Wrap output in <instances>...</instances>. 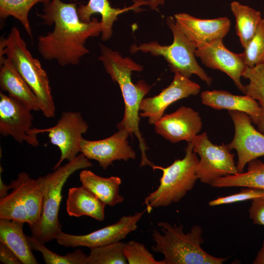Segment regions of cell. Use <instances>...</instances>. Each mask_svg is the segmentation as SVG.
<instances>
[{
    "mask_svg": "<svg viewBox=\"0 0 264 264\" xmlns=\"http://www.w3.org/2000/svg\"><path fill=\"white\" fill-rule=\"evenodd\" d=\"M11 189L10 184L7 185L4 183L1 178V172L0 175V198H3L6 196L8 194V191Z\"/></svg>",
    "mask_w": 264,
    "mask_h": 264,
    "instance_id": "36",
    "label": "cell"
},
{
    "mask_svg": "<svg viewBox=\"0 0 264 264\" xmlns=\"http://www.w3.org/2000/svg\"><path fill=\"white\" fill-rule=\"evenodd\" d=\"M51 0H0V18L3 20L12 16L18 20L28 36L32 34L28 15L30 9L38 3L44 4Z\"/></svg>",
    "mask_w": 264,
    "mask_h": 264,
    "instance_id": "28",
    "label": "cell"
},
{
    "mask_svg": "<svg viewBox=\"0 0 264 264\" xmlns=\"http://www.w3.org/2000/svg\"><path fill=\"white\" fill-rule=\"evenodd\" d=\"M174 19L197 48L216 40L223 39L231 27L230 21L226 17L201 19L182 13L175 14Z\"/></svg>",
    "mask_w": 264,
    "mask_h": 264,
    "instance_id": "18",
    "label": "cell"
},
{
    "mask_svg": "<svg viewBox=\"0 0 264 264\" xmlns=\"http://www.w3.org/2000/svg\"><path fill=\"white\" fill-rule=\"evenodd\" d=\"M0 261L4 264H22L14 252L1 242H0Z\"/></svg>",
    "mask_w": 264,
    "mask_h": 264,
    "instance_id": "35",
    "label": "cell"
},
{
    "mask_svg": "<svg viewBox=\"0 0 264 264\" xmlns=\"http://www.w3.org/2000/svg\"><path fill=\"white\" fill-rule=\"evenodd\" d=\"M200 90L198 84L179 73H175L173 80L168 87L157 95L142 99L139 115L148 118L149 123L154 125L170 105L180 99L197 95Z\"/></svg>",
    "mask_w": 264,
    "mask_h": 264,
    "instance_id": "14",
    "label": "cell"
},
{
    "mask_svg": "<svg viewBox=\"0 0 264 264\" xmlns=\"http://www.w3.org/2000/svg\"><path fill=\"white\" fill-rule=\"evenodd\" d=\"M199 159L193 152V145L188 143L185 155L175 160L170 166L163 167L154 165L153 170H160L162 176L157 188L145 198L143 205L150 212L153 208L166 207L180 201L194 187L198 179L196 168Z\"/></svg>",
    "mask_w": 264,
    "mask_h": 264,
    "instance_id": "6",
    "label": "cell"
},
{
    "mask_svg": "<svg viewBox=\"0 0 264 264\" xmlns=\"http://www.w3.org/2000/svg\"><path fill=\"white\" fill-rule=\"evenodd\" d=\"M88 129V125L81 113L77 111H64L54 126L38 129L39 133L47 132L52 144L56 146L61 153L58 161L53 167H60L65 160L74 159L80 152L82 135Z\"/></svg>",
    "mask_w": 264,
    "mask_h": 264,
    "instance_id": "10",
    "label": "cell"
},
{
    "mask_svg": "<svg viewBox=\"0 0 264 264\" xmlns=\"http://www.w3.org/2000/svg\"><path fill=\"white\" fill-rule=\"evenodd\" d=\"M12 191L0 198V218L35 225L40 220L43 209V191L39 177L31 178L20 172L9 184Z\"/></svg>",
    "mask_w": 264,
    "mask_h": 264,
    "instance_id": "8",
    "label": "cell"
},
{
    "mask_svg": "<svg viewBox=\"0 0 264 264\" xmlns=\"http://www.w3.org/2000/svg\"><path fill=\"white\" fill-rule=\"evenodd\" d=\"M77 5L52 0L43 4V13H37L43 20L42 24L54 25L52 32L38 37V50L44 59L55 60L62 66L77 65L89 52L85 46L87 40L102 32V23L97 19L88 22L81 21Z\"/></svg>",
    "mask_w": 264,
    "mask_h": 264,
    "instance_id": "1",
    "label": "cell"
},
{
    "mask_svg": "<svg viewBox=\"0 0 264 264\" xmlns=\"http://www.w3.org/2000/svg\"><path fill=\"white\" fill-rule=\"evenodd\" d=\"M166 23L173 35V42L170 45H161L156 41L132 44L130 51L149 53L155 56H162L168 64L170 70L177 72L190 78L193 74L197 75L208 86L212 83V78L208 76L198 65L195 54L197 47L184 33L176 23L174 18L168 17Z\"/></svg>",
    "mask_w": 264,
    "mask_h": 264,
    "instance_id": "7",
    "label": "cell"
},
{
    "mask_svg": "<svg viewBox=\"0 0 264 264\" xmlns=\"http://www.w3.org/2000/svg\"><path fill=\"white\" fill-rule=\"evenodd\" d=\"M193 152L199 156L196 168L198 179L209 184L214 180L239 173L234 161L235 154L226 144H214L206 132L197 134L191 142Z\"/></svg>",
    "mask_w": 264,
    "mask_h": 264,
    "instance_id": "9",
    "label": "cell"
},
{
    "mask_svg": "<svg viewBox=\"0 0 264 264\" xmlns=\"http://www.w3.org/2000/svg\"><path fill=\"white\" fill-rule=\"evenodd\" d=\"M157 225L162 234L156 229L153 230L152 236L155 244L152 249L164 255V264H222L230 257H216L202 248L203 230L198 225L193 226L186 233L182 224L160 221Z\"/></svg>",
    "mask_w": 264,
    "mask_h": 264,
    "instance_id": "3",
    "label": "cell"
},
{
    "mask_svg": "<svg viewBox=\"0 0 264 264\" xmlns=\"http://www.w3.org/2000/svg\"><path fill=\"white\" fill-rule=\"evenodd\" d=\"M242 77L249 80V83L244 86L243 93L257 100L262 109L256 126L257 130L264 133V63L252 67L246 66Z\"/></svg>",
    "mask_w": 264,
    "mask_h": 264,
    "instance_id": "27",
    "label": "cell"
},
{
    "mask_svg": "<svg viewBox=\"0 0 264 264\" xmlns=\"http://www.w3.org/2000/svg\"><path fill=\"white\" fill-rule=\"evenodd\" d=\"M129 135L130 133L127 131L118 130L103 139L88 140L83 138L80 153L88 159L97 161L101 167L106 169L115 160L127 161L136 157L135 152L128 140Z\"/></svg>",
    "mask_w": 264,
    "mask_h": 264,
    "instance_id": "15",
    "label": "cell"
},
{
    "mask_svg": "<svg viewBox=\"0 0 264 264\" xmlns=\"http://www.w3.org/2000/svg\"><path fill=\"white\" fill-rule=\"evenodd\" d=\"M248 214L253 224L264 226V197L252 200Z\"/></svg>",
    "mask_w": 264,
    "mask_h": 264,
    "instance_id": "34",
    "label": "cell"
},
{
    "mask_svg": "<svg viewBox=\"0 0 264 264\" xmlns=\"http://www.w3.org/2000/svg\"><path fill=\"white\" fill-rule=\"evenodd\" d=\"M92 166V163L81 153L54 172L39 177L43 191V209L39 221L30 227L33 237L45 244L55 240L62 231L59 211L63 187L75 172Z\"/></svg>",
    "mask_w": 264,
    "mask_h": 264,
    "instance_id": "4",
    "label": "cell"
},
{
    "mask_svg": "<svg viewBox=\"0 0 264 264\" xmlns=\"http://www.w3.org/2000/svg\"><path fill=\"white\" fill-rule=\"evenodd\" d=\"M195 54L205 66L227 74L238 89L243 93L244 86L241 78L247 66L241 53L230 51L224 45L223 39H219L197 48Z\"/></svg>",
    "mask_w": 264,
    "mask_h": 264,
    "instance_id": "16",
    "label": "cell"
},
{
    "mask_svg": "<svg viewBox=\"0 0 264 264\" xmlns=\"http://www.w3.org/2000/svg\"><path fill=\"white\" fill-rule=\"evenodd\" d=\"M210 185L217 188L248 187L264 190V162L253 159L247 163L246 172L221 177Z\"/></svg>",
    "mask_w": 264,
    "mask_h": 264,
    "instance_id": "25",
    "label": "cell"
},
{
    "mask_svg": "<svg viewBox=\"0 0 264 264\" xmlns=\"http://www.w3.org/2000/svg\"><path fill=\"white\" fill-rule=\"evenodd\" d=\"M79 178L82 186L105 204L113 206L123 201L124 197L119 193L122 181L119 176L103 177L84 169L80 172Z\"/></svg>",
    "mask_w": 264,
    "mask_h": 264,
    "instance_id": "22",
    "label": "cell"
},
{
    "mask_svg": "<svg viewBox=\"0 0 264 264\" xmlns=\"http://www.w3.org/2000/svg\"><path fill=\"white\" fill-rule=\"evenodd\" d=\"M125 244L119 241L90 248L86 264H128L123 251Z\"/></svg>",
    "mask_w": 264,
    "mask_h": 264,
    "instance_id": "29",
    "label": "cell"
},
{
    "mask_svg": "<svg viewBox=\"0 0 264 264\" xmlns=\"http://www.w3.org/2000/svg\"><path fill=\"white\" fill-rule=\"evenodd\" d=\"M26 238L32 250L42 254L46 264H86L88 255L80 249L63 256L48 249L44 243L32 236L26 235Z\"/></svg>",
    "mask_w": 264,
    "mask_h": 264,
    "instance_id": "30",
    "label": "cell"
},
{
    "mask_svg": "<svg viewBox=\"0 0 264 264\" xmlns=\"http://www.w3.org/2000/svg\"><path fill=\"white\" fill-rule=\"evenodd\" d=\"M99 46L101 53L98 59L113 81L119 85L124 102V116L117 128L127 131L130 135L133 134L137 138L141 154L140 167H152L154 164L147 157L146 151L148 148L139 127L140 104L151 87L143 80L134 84L131 78L132 71H142L143 67L130 57H123L118 52L102 44Z\"/></svg>",
    "mask_w": 264,
    "mask_h": 264,
    "instance_id": "2",
    "label": "cell"
},
{
    "mask_svg": "<svg viewBox=\"0 0 264 264\" xmlns=\"http://www.w3.org/2000/svg\"><path fill=\"white\" fill-rule=\"evenodd\" d=\"M0 87L33 111L40 110L37 97L9 60L0 56Z\"/></svg>",
    "mask_w": 264,
    "mask_h": 264,
    "instance_id": "20",
    "label": "cell"
},
{
    "mask_svg": "<svg viewBox=\"0 0 264 264\" xmlns=\"http://www.w3.org/2000/svg\"><path fill=\"white\" fill-rule=\"evenodd\" d=\"M0 56L12 63L38 98L40 110L47 118L54 117L55 106L49 80L39 60L27 48L19 29L13 26L6 37L0 40Z\"/></svg>",
    "mask_w": 264,
    "mask_h": 264,
    "instance_id": "5",
    "label": "cell"
},
{
    "mask_svg": "<svg viewBox=\"0 0 264 264\" xmlns=\"http://www.w3.org/2000/svg\"><path fill=\"white\" fill-rule=\"evenodd\" d=\"M146 211L122 216L116 222L88 234L76 235L61 231L55 240L66 247L84 246L89 249L121 241L136 230L137 223Z\"/></svg>",
    "mask_w": 264,
    "mask_h": 264,
    "instance_id": "12",
    "label": "cell"
},
{
    "mask_svg": "<svg viewBox=\"0 0 264 264\" xmlns=\"http://www.w3.org/2000/svg\"><path fill=\"white\" fill-rule=\"evenodd\" d=\"M237 193L224 197H220L210 200L208 205L215 206L223 204H229L239 202L252 200L264 197V190L248 187H242Z\"/></svg>",
    "mask_w": 264,
    "mask_h": 264,
    "instance_id": "33",
    "label": "cell"
},
{
    "mask_svg": "<svg viewBox=\"0 0 264 264\" xmlns=\"http://www.w3.org/2000/svg\"><path fill=\"white\" fill-rule=\"evenodd\" d=\"M149 4V1L138 0L133 4L122 9L115 8L111 6L108 0H89L87 4H80L77 7V13L81 21L88 22L91 21V17L94 14L101 16L102 25V40L106 41L110 38L112 35V27L119 15L131 10L138 9L142 4Z\"/></svg>",
    "mask_w": 264,
    "mask_h": 264,
    "instance_id": "21",
    "label": "cell"
},
{
    "mask_svg": "<svg viewBox=\"0 0 264 264\" xmlns=\"http://www.w3.org/2000/svg\"><path fill=\"white\" fill-rule=\"evenodd\" d=\"M253 264H264V239L261 248L258 252L255 259L253 262Z\"/></svg>",
    "mask_w": 264,
    "mask_h": 264,
    "instance_id": "37",
    "label": "cell"
},
{
    "mask_svg": "<svg viewBox=\"0 0 264 264\" xmlns=\"http://www.w3.org/2000/svg\"><path fill=\"white\" fill-rule=\"evenodd\" d=\"M154 125L157 133L173 143L191 142L202 127L198 112L185 106L163 115Z\"/></svg>",
    "mask_w": 264,
    "mask_h": 264,
    "instance_id": "17",
    "label": "cell"
},
{
    "mask_svg": "<svg viewBox=\"0 0 264 264\" xmlns=\"http://www.w3.org/2000/svg\"><path fill=\"white\" fill-rule=\"evenodd\" d=\"M231 11L236 18V30L242 46L244 48L254 35L263 18L261 12L251 7L234 1Z\"/></svg>",
    "mask_w": 264,
    "mask_h": 264,
    "instance_id": "26",
    "label": "cell"
},
{
    "mask_svg": "<svg viewBox=\"0 0 264 264\" xmlns=\"http://www.w3.org/2000/svg\"><path fill=\"white\" fill-rule=\"evenodd\" d=\"M32 110L20 101L0 92V133L33 147L39 145L37 128H32Z\"/></svg>",
    "mask_w": 264,
    "mask_h": 264,
    "instance_id": "11",
    "label": "cell"
},
{
    "mask_svg": "<svg viewBox=\"0 0 264 264\" xmlns=\"http://www.w3.org/2000/svg\"><path fill=\"white\" fill-rule=\"evenodd\" d=\"M149 2L150 8L155 10L159 5L164 4L165 0H149Z\"/></svg>",
    "mask_w": 264,
    "mask_h": 264,
    "instance_id": "38",
    "label": "cell"
},
{
    "mask_svg": "<svg viewBox=\"0 0 264 264\" xmlns=\"http://www.w3.org/2000/svg\"><path fill=\"white\" fill-rule=\"evenodd\" d=\"M124 253L129 264H164L157 261L142 243L130 241L125 243Z\"/></svg>",
    "mask_w": 264,
    "mask_h": 264,
    "instance_id": "32",
    "label": "cell"
},
{
    "mask_svg": "<svg viewBox=\"0 0 264 264\" xmlns=\"http://www.w3.org/2000/svg\"><path fill=\"white\" fill-rule=\"evenodd\" d=\"M241 53L246 66L252 67L264 63V18H263L257 29Z\"/></svg>",
    "mask_w": 264,
    "mask_h": 264,
    "instance_id": "31",
    "label": "cell"
},
{
    "mask_svg": "<svg viewBox=\"0 0 264 264\" xmlns=\"http://www.w3.org/2000/svg\"><path fill=\"white\" fill-rule=\"evenodd\" d=\"M106 204L83 186L71 187L68 191L66 209L71 217H90L98 221L105 219Z\"/></svg>",
    "mask_w": 264,
    "mask_h": 264,
    "instance_id": "24",
    "label": "cell"
},
{
    "mask_svg": "<svg viewBox=\"0 0 264 264\" xmlns=\"http://www.w3.org/2000/svg\"><path fill=\"white\" fill-rule=\"evenodd\" d=\"M233 122L235 132L232 140L226 144L237 154V168L239 173L243 172L247 163L264 156V133L253 126L248 115L239 111H228Z\"/></svg>",
    "mask_w": 264,
    "mask_h": 264,
    "instance_id": "13",
    "label": "cell"
},
{
    "mask_svg": "<svg viewBox=\"0 0 264 264\" xmlns=\"http://www.w3.org/2000/svg\"><path fill=\"white\" fill-rule=\"evenodd\" d=\"M22 221L0 218V242L12 250L22 264H38L23 231Z\"/></svg>",
    "mask_w": 264,
    "mask_h": 264,
    "instance_id": "23",
    "label": "cell"
},
{
    "mask_svg": "<svg viewBox=\"0 0 264 264\" xmlns=\"http://www.w3.org/2000/svg\"><path fill=\"white\" fill-rule=\"evenodd\" d=\"M200 98L203 105L213 109L245 113L256 125L261 116L262 109L259 103L247 94L234 95L222 90H205L201 93Z\"/></svg>",
    "mask_w": 264,
    "mask_h": 264,
    "instance_id": "19",
    "label": "cell"
}]
</instances>
